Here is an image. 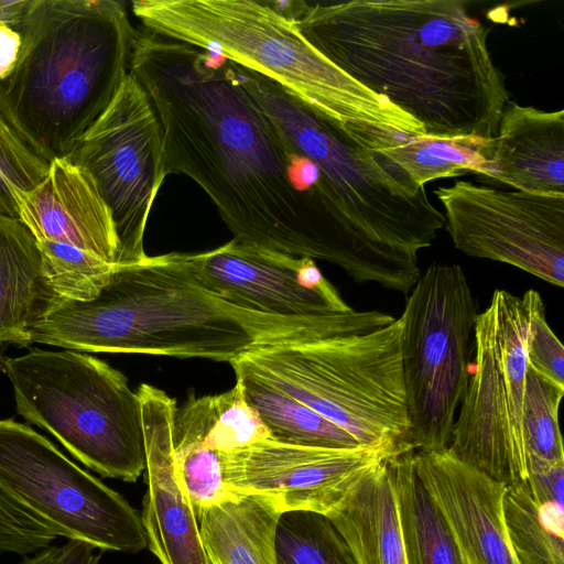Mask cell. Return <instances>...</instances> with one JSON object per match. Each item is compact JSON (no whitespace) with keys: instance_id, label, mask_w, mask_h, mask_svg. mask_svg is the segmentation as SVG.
Segmentation results:
<instances>
[{"instance_id":"obj_1","label":"cell","mask_w":564,"mask_h":564,"mask_svg":"<svg viewBox=\"0 0 564 564\" xmlns=\"http://www.w3.org/2000/svg\"><path fill=\"white\" fill-rule=\"evenodd\" d=\"M129 72L160 119L166 175L192 178L232 239L368 276L370 258L317 187V169L291 153L234 63L145 29Z\"/></svg>"},{"instance_id":"obj_2","label":"cell","mask_w":564,"mask_h":564,"mask_svg":"<svg viewBox=\"0 0 564 564\" xmlns=\"http://www.w3.org/2000/svg\"><path fill=\"white\" fill-rule=\"evenodd\" d=\"M459 0L283 2L303 36L426 137L492 139L510 101L488 29Z\"/></svg>"},{"instance_id":"obj_3","label":"cell","mask_w":564,"mask_h":564,"mask_svg":"<svg viewBox=\"0 0 564 564\" xmlns=\"http://www.w3.org/2000/svg\"><path fill=\"white\" fill-rule=\"evenodd\" d=\"M332 313L274 316L231 305L206 290L192 252L147 256L118 265L91 301L56 296L29 329L32 343L76 351L232 361L262 346L323 332Z\"/></svg>"},{"instance_id":"obj_4","label":"cell","mask_w":564,"mask_h":564,"mask_svg":"<svg viewBox=\"0 0 564 564\" xmlns=\"http://www.w3.org/2000/svg\"><path fill=\"white\" fill-rule=\"evenodd\" d=\"M22 43L0 80V112L50 164L66 158L107 109L124 78L135 30L115 0H30Z\"/></svg>"},{"instance_id":"obj_5","label":"cell","mask_w":564,"mask_h":564,"mask_svg":"<svg viewBox=\"0 0 564 564\" xmlns=\"http://www.w3.org/2000/svg\"><path fill=\"white\" fill-rule=\"evenodd\" d=\"M143 26L251 70L345 133L373 126L411 135L423 127L348 76L303 36L283 2L254 0H135Z\"/></svg>"},{"instance_id":"obj_6","label":"cell","mask_w":564,"mask_h":564,"mask_svg":"<svg viewBox=\"0 0 564 564\" xmlns=\"http://www.w3.org/2000/svg\"><path fill=\"white\" fill-rule=\"evenodd\" d=\"M402 316L336 313L307 339L257 347L230 361L351 435L360 445L409 452L402 370Z\"/></svg>"},{"instance_id":"obj_7","label":"cell","mask_w":564,"mask_h":564,"mask_svg":"<svg viewBox=\"0 0 564 564\" xmlns=\"http://www.w3.org/2000/svg\"><path fill=\"white\" fill-rule=\"evenodd\" d=\"M17 412L102 477L134 482L145 469L141 401L126 376L76 350L0 358Z\"/></svg>"},{"instance_id":"obj_8","label":"cell","mask_w":564,"mask_h":564,"mask_svg":"<svg viewBox=\"0 0 564 564\" xmlns=\"http://www.w3.org/2000/svg\"><path fill=\"white\" fill-rule=\"evenodd\" d=\"M540 293L496 290L473 329V360L448 449L506 486L527 479L525 417L533 366L531 325Z\"/></svg>"},{"instance_id":"obj_9","label":"cell","mask_w":564,"mask_h":564,"mask_svg":"<svg viewBox=\"0 0 564 564\" xmlns=\"http://www.w3.org/2000/svg\"><path fill=\"white\" fill-rule=\"evenodd\" d=\"M478 304L458 264L432 263L402 313V370L409 451L448 447L464 395Z\"/></svg>"},{"instance_id":"obj_10","label":"cell","mask_w":564,"mask_h":564,"mask_svg":"<svg viewBox=\"0 0 564 564\" xmlns=\"http://www.w3.org/2000/svg\"><path fill=\"white\" fill-rule=\"evenodd\" d=\"M0 490L57 536L101 551L147 547L141 514L120 494L11 419L0 420Z\"/></svg>"},{"instance_id":"obj_11","label":"cell","mask_w":564,"mask_h":564,"mask_svg":"<svg viewBox=\"0 0 564 564\" xmlns=\"http://www.w3.org/2000/svg\"><path fill=\"white\" fill-rule=\"evenodd\" d=\"M93 181L119 243L117 264L147 258L150 210L165 177L164 138L154 106L129 72L115 98L66 156Z\"/></svg>"},{"instance_id":"obj_12","label":"cell","mask_w":564,"mask_h":564,"mask_svg":"<svg viewBox=\"0 0 564 564\" xmlns=\"http://www.w3.org/2000/svg\"><path fill=\"white\" fill-rule=\"evenodd\" d=\"M434 194L457 250L563 288L564 194L507 191L465 180Z\"/></svg>"},{"instance_id":"obj_13","label":"cell","mask_w":564,"mask_h":564,"mask_svg":"<svg viewBox=\"0 0 564 564\" xmlns=\"http://www.w3.org/2000/svg\"><path fill=\"white\" fill-rule=\"evenodd\" d=\"M394 455L369 446L323 447L265 438L220 454L228 491L270 499L282 513L328 516L371 468Z\"/></svg>"},{"instance_id":"obj_14","label":"cell","mask_w":564,"mask_h":564,"mask_svg":"<svg viewBox=\"0 0 564 564\" xmlns=\"http://www.w3.org/2000/svg\"><path fill=\"white\" fill-rule=\"evenodd\" d=\"M199 283L225 302L274 316H312L351 307L323 275L315 261L231 239L192 252Z\"/></svg>"},{"instance_id":"obj_15","label":"cell","mask_w":564,"mask_h":564,"mask_svg":"<svg viewBox=\"0 0 564 564\" xmlns=\"http://www.w3.org/2000/svg\"><path fill=\"white\" fill-rule=\"evenodd\" d=\"M145 440V482L141 521L147 547L161 564H210L197 516L181 484L172 441L176 402L148 383L138 389Z\"/></svg>"},{"instance_id":"obj_16","label":"cell","mask_w":564,"mask_h":564,"mask_svg":"<svg viewBox=\"0 0 564 564\" xmlns=\"http://www.w3.org/2000/svg\"><path fill=\"white\" fill-rule=\"evenodd\" d=\"M413 464L467 564H517L503 518L506 485L462 462L447 447L413 452Z\"/></svg>"},{"instance_id":"obj_17","label":"cell","mask_w":564,"mask_h":564,"mask_svg":"<svg viewBox=\"0 0 564 564\" xmlns=\"http://www.w3.org/2000/svg\"><path fill=\"white\" fill-rule=\"evenodd\" d=\"M18 218L37 242L69 246L116 263L118 238L111 214L89 176L67 158L48 164L29 192L13 189Z\"/></svg>"},{"instance_id":"obj_18","label":"cell","mask_w":564,"mask_h":564,"mask_svg":"<svg viewBox=\"0 0 564 564\" xmlns=\"http://www.w3.org/2000/svg\"><path fill=\"white\" fill-rule=\"evenodd\" d=\"M482 178L524 192L564 194V111L509 101Z\"/></svg>"},{"instance_id":"obj_19","label":"cell","mask_w":564,"mask_h":564,"mask_svg":"<svg viewBox=\"0 0 564 564\" xmlns=\"http://www.w3.org/2000/svg\"><path fill=\"white\" fill-rule=\"evenodd\" d=\"M56 296L34 236L19 218L0 213V351L8 345L30 346V327Z\"/></svg>"},{"instance_id":"obj_20","label":"cell","mask_w":564,"mask_h":564,"mask_svg":"<svg viewBox=\"0 0 564 564\" xmlns=\"http://www.w3.org/2000/svg\"><path fill=\"white\" fill-rule=\"evenodd\" d=\"M387 459L368 470L327 516L357 564H406Z\"/></svg>"},{"instance_id":"obj_21","label":"cell","mask_w":564,"mask_h":564,"mask_svg":"<svg viewBox=\"0 0 564 564\" xmlns=\"http://www.w3.org/2000/svg\"><path fill=\"white\" fill-rule=\"evenodd\" d=\"M282 512L268 498L232 494L197 514L210 564H278L276 529Z\"/></svg>"},{"instance_id":"obj_22","label":"cell","mask_w":564,"mask_h":564,"mask_svg":"<svg viewBox=\"0 0 564 564\" xmlns=\"http://www.w3.org/2000/svg\"><path fill=\"white\" fill-rule=\"evenodd\" d=\"M492 139H441L380 128H369L355 135L358 145L390 160L419 187L437 178L468 173L486 176Z\"/></svg>"},{"instance_id":"obj_23","label":"cell","mask_w":564,"mask_h":564,"mask_svg":"<svg viewBox=\"0 0 564 564\" xmlns=\"http://www.w3.org/2000/svg\"><path fill=\"white\" fill-rule=\"evenodd\" d=\"M406 564H467L444 516L421 481L413 451L387 459Z\"/></svg>"},{"instance_id":"obj_24","label":"cell","mask_w":564,"mask_h":564,"mask_svg":"<svg viewBox=\"0 0 564 564\" xmlns=\"http://www.w3.org/2000/svg\"><path fill=\"white\" fill-rule=\"evenodd\" d=\"M235 375L242 386L246 401L259 414L270 438L307 446L360 445L339 426L278 388L242 371H235Z\"/></svg>"},{"instance_id":"obj_25","label":"cell","mask_w":564,"mask_h":564,"mask_svg":"<svg viewBox=\"0 0 564 564\" xmlns=\"http://www.w3.org/2000/svg\"><path fill=\"white\" fill-rule=\"evenodd\" d=\"M503 518L517 564H564V506L539 503L524 479L506 486Z\"/></svg>"},{"instance_id":"obj_26","label":"cell","mask_w":564,"mask_h":564,"mask_svg":"<svg viewBox=\"0 0 564 564\" xmlns=\"http://www.w3.org/2000/svg\"><path fill=\"white\" fill-rule=\"evenodd\" d=\"M275 547L278 564H357L333 522L316 512L282 513Z\"/></svg>"},{"instance_id":"obj_27","label":"cell","mask_w":564,"mask_h":564,"mask_svg":"<svg viewBox=\"0 0 564 564\" xmlns=\"http://www.w3.org/2000/svg\"><path fill=\"white\" fill-rule=\"evenodd\" d=\"M37 245L45 276L61 297L80 302L94 300L118 268L116 263L74 247L47 241Z\"/></svg>"},{"instance_id":"obj_28","label":"cell","mask_w":564,"mask_h":564,"mask_svg":"<svg viewBox=\"0 0 564 564\" xmlns=\"http://www.w3.org/2000/svg\"><path fill=\"white\" fill-rule=\"evenodd\" d=\"M564 383L533 369L525 417L528 455L546 460H564L558 426V408Z\"/></svg>"},{"instance_id":"obj_29","label":"cell","mask_w":564,"mask_h":564,"mask_svg":"<svg viewBox=\"0 0 564 564\" xmlns=\"http://www.w3.org/2000/svg\"><path fill=\"white\" fill-rule=\"evenodd\" d=\"M172 441L177 474L196 516L231 496L223 479L218 452L193 440L172 436Z\"/></svg>"},{"instance_id":"obj_30","label":"cell","mask_w":564,"mask_h":564,"mask_svg":"<svg viewBox=\"0 0 564 564\" xmlns=\"http://www.w3.org/2000/svg\"><path fill=\"white\" fill-rule=\"evenodd\" d=\"M47 170L48 163L23 143L0 112V213L18 218L12 191L33 189Z\"/></svg>"},{"instance_id":"obj_31","label":"cell","mask_w":564,"mask_h":564,"mask_svg":"<svg viewBox=\"0 0 564 564\" xmlns=\"http://www.w3.org/2000/svg\"><path fill=\"white\" fill-rule=\"evenodd\" d=\"M529 360L540 372L564 383V348L546 322L545 306L535 313L532 321Z\"/></svg>"},{"instance_id":"obj_32","label":"cell","mask_w":564,"mask_h":564,"mask_svg":"<svg viewBox=\"0 0 564 564\" xmlns=\"http://www.w3.org/2000/svg\"><path fill=\"white\" fill-rule=\"evenodd\" d=\"M527 481L539 503L564 506V460H546L529 455Z\"/></svg>"},{"instance_id":"obj_33","label":"cell","mask_w":564,"mask_h":564,"mask_svg":"<svg viewBox=\"0 0 564 564\" xmlns=\"http://www.w3.org/2000/svg\"><path fill=\"white\" fill-rule=\"evenodd\" d=\"M90 544L67 540L63 545H48L25 556L20 564H98L100 554Z\"/></svg>"},{"instance_id":"obj_34","label":"cell","mask_w":564,"mask_h":564,"mask_svg":"<svg viewBox=\"0 0 564 564\" xmlns=\"http://www.w3.org/2000/svg\"><path fill=\"white\" fill-rule=\"evenodd\" d=\"M21 43L20 32L10 23L0 21V80L12 73L19 57Z\"/></svg>"},{"instance_id":"obj_35","label":"cell","mask_w":564,"mask_h":564,"mask_svg":"<svg viewBox=\"0 0 564 564\" xmlns=\"http://www.w3.org/2000/svg\"><path fill=\"white\" fill-rule=\"evenodd\" d=\"M30 3V0L24 1H7L0 0V21H6L13 25L17 30L22 20V17Z\"/></svg>"},{"instance_id":"obj_36","label":"cell","mask_w":564,"mask_h":564,"mask_svg":"<svg viewBox=\"0 0 564 564\" xmlns=\"http://www.w3.org/2000/svg\"><path fill=\"white\" fill-rule=\"evenodd\" d=\"M11 510L10 499L0 490V538L7 525Z\"/></svg>"}]
</instances>
